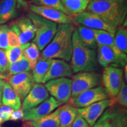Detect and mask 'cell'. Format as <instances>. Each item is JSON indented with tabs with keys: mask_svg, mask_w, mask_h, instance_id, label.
Segmentation results:
<instances>
[{
	"mask_svg": "<svg viewBox=\"0 0 127 127\" xmlns=\"http://www.w3.org/2000/svg\"><path fill=\"white\" fill-rule=\"evenodd\" d=\"M75 29L74 24H59L54 38L42 50L41 57L49 59L71 61L72 52V35Z\"/></svg>",
	"mask_w": 127,
	"mask_h": 127,
	"instance_id": "obj_1",
	"label": "cell"
},
{
	"mask_svg": "<svg viewBox=\"0 0 127 127\" xmlns=\"http://www.w3.org/2000/svg\"><path fill=\"white\" fill-rule=\"evenodd\" d=\"M88 12L99 15L116 28L126 21L127 0H91L87 8Z\"/></svg>",
	"mask_w": 127,
	"mask_h": 127,
	"instance_id": "obj_2",
	"label": "cell"
},
{
	"mask_svg": "<svg viewBox=\"0 0 127 127\" xmlns=\"http://www.w3.org/2000/svg\"><path fill=\"white\" fill-rule=\"evenodd\" d=\"M71 61L70 65L73 73L93 72L98 68L96 51L82 43L76 28L72 35V52Z\"/></svg>",
	"mask_w": 127,
	"mask_h": 127,
	"instance_id": "obj_3",
	"label": "cell"
},
{
	"mask_svg": "<svg viewBox=\"0 0 127 127\" xmlns=\"http://www.w3.org/2000/svg\"><path fill=\"white\" fill-rule=\"evenodd\" d=\"M27 16L35 28V34L32 42L39 51H42L52 40L57 31V24L30 12Z\"/></svg>",
	"mask_w": 127,
	"mask_h": 127,
	"instance_id": "obj_4",
	"label": "cell"
},
{
	"mask_svg": "<svg viewBox=\"0 0 127 127\" xmlns=\"http://www.w3.org/2000/svg\"><path fill=\"white\" fill-rule=\"evenodd\" d=\"M93 127H127L126 108L116 104L110 106L105 110Z\"/></svg>",
	"mask_w": 127,
	"mask_h": 127,
	"instance_id": "obj_5",
	"label": "cell"
},
{
	"mask_svg": "<svg viewBox=\"0 0 127 127\" xmlns=\"http://www.w3.org/2000/svg\"><path fill=\"white\" fill-rule=\"evenodd\" d=\"M71 95L69 99L90 89L99 87L102 82L101 75L93 72H80L72 76Z\"/></svg>",
	"mask_w": 127,
	"mask_h": 127,
	"instance_id": "obj_6",
	"label": "cell"
},
{
	"mask_svg": "<svg viewBox=\"0 0 127 127\" xmlns=\"http://www.w3.org/2000/svg\"><path fill=\"white\" fill-rule=\"evenodd\" d=\"M96 48L98 63L104 68L108 66L124 67L127 65V54L121 52L115 47L97 45Z\"/></svg>",
	"mask_w": 127,
	"mask_h": 127,
	"instance_id": "obj_7",
	"label": "cell"
},
{
	"mask_svg": "<svg viewBox=\"0 0 127 127\" xmlns=\"http://www.w3.org/2000/svg\"><path fill=\"white\" fill-rule=\"evenodd\" d=\"M123 69L112 66L104 68L101 76L102 82L109 96L114 98L118 94L124 81Z\"/></svg>",
	"mask_w": 127,
	"mask_h": 127,
	"instance_id": "obj_8",
	"label": "cell"
},
{
	"mask_svg": "<svg viewBox=\"0 0 127 127\" xmlns=\"http://www.w3.org/2000/svg\"><path fill=\"white\" fill-rule=\"evenodd\" d=\"M47 91L53 98L63 105L71 98L72 80L68 78L52 79L45 84Z\"/></svg>",
	"mask_w": 127,
	"mask_h": 127,
	"instance_id": "obj_9",
	"label": "cell"
},
{
	"mask_svg": "<svg viewBox=\"0 0 127 127\" xmlns=\"http://www.w3.org/2000/svg\"><path fill=\"white\" fill-rule=\"evenodd\" d=\"M109 98L104 87L99 86L82 92L75 98L69 99L68 104L72 105L77 108H81Z\"/></svg>",
	"mask_w": 127,
	"mask_h": 127,
	"instance_id": "obj_10",
	"label": "cell"
},
{
	"mask_svg": "<svg viewBox=\"0 0 127 127\" xmlns=\"http://www.w3.org/2000/svg\"><path fill=\"white\" fill-rule=\"evenodd\" d=\"M77 25H80L93 30H104L115 34L117 28L109 24L99 15L93 12L85 11L73 17Z\"/></svg>",
	"mask_w": 127,
	"mask_h": 127,
	"instance_id": "obj_11",
	"label": "cell"
},
{
	"mask_svg": "<svg viewBox=\"0 0 127 127\" xmlns=\"http://www.w3.org/2000/svg\"><path fill=\"white\" fill-rule=\"evenodd\" d=\"M30 11L41 16L47 20L59 24H74L77 25L74 18L64 12L50 7L37 6L30 4L28 6Z\"/></svg>",
	"mask_w": 127,
	"mask_h": 127,
	"instance_id": "obj_12",
	"label": "cell"
},
{
	"mask_svg": "<svg viewBox=\"0 0 127 127\" xmlns=\"http://www.w3.org/2000/svg\"><path fill=\"white\" fill-rule=\"evenodd\" d=\"M114 104H115L111 98L104 99L88 107L77 108L78 114L85 120L90 127H93L105 110Z\"/></svg>",
	"mask_w": 127,
	"mask_h": 127,
	"instance_id": "obj_13",
	"label": "cell"
},
{
	"mask_svg": "<svg viewBox=\"0 0 127 127\" xmlns=\"http://www.w3.org/2000/svg\"><path fill=\"white\" fill-rule=\"evenodd\" d=\"M6 81L18 94L21 100H24L34 84L30 71L10 76L6 78Z\"/></svg>",
	"mask_w": 127,
	"mask_h": 127,
	"instance_id": "obj_14",
	"label": "cell"
},
{
	"mask_svg": "<svg viewBox=\"0 0 127 127\" xmlns=\"http://www.w3.org/2000/svg\"><path fill=\"white\" fill-rule=\"evenodd\" d=\"M9 28L18 36L21 45L29 42L35 34V28L27 15L17 19L11 24Z\"/></svg>",
	"mask_w": 127,
	"mask_h": 127,
	"instance_id": "obj_15",
	"label": "cell"
},
{
	"mask_svg": "<svg viewBox=\"0 0 127 127\" xmlns=\"http://www.w3.org/2000/svg\"><path fill=\"white\" fill-rule=\"evenodd\" d=\"M61 105V103L52 96H50L36 107L24 111L22 120L30 121L38 120L51 114Z\"/></svg>",
	"mask_w": 127,
	"mask_h": 127,
	"instance_id": "obj_16",
	"label": "cell"
},
{
	"mask_svg": "<svg viewBox=\"0 0 127 127\" xmlns=\"http://www.w3.org/2000/svg\"><path fill=\"white\" fill-rule=\"evenodd\" d=\"M49 97V93L45 85L42 84L34 83L31 91L24 99L21 109L24 111L36 107Z\"/></svg>",
	"mask_w": 127,
	"mask_h": 127,
	"instance_id": "obj_17",
	"label": "cell"
},
{
	"mask_svg": "<svg viewBox=\"0 0 127 127\" xmlns=\"http://www.w3.org/2000/svg\"><path fill=\"white\" fill-rule=\"evenodd\" d=\"M72 75V68L67 62L61 60L52 59L51 64L42 84H45L52 79L71 77Z\"/></svg>",
	"mask_w": 127,
	"mask_h": 127,
	"instance_id": "obj_18",
	"label": "cell"
},
{
	"mask_svg": "<svg viewBox=\"0 0 127 127\" xmlns=\"http://www.w3.org/2000/svg\"><path fill=\"white\" fill-rule=\"evenodd\" d=\"M1 103L3 105L11 108L13 111L18 110L21 107L20 98L7 81H4L1 95Z\"/></svg>",
	"mask_w": 127,
	"mask_h": 127,
	"instance_id": "obj_19",
	"label": "cell"
},
{
	"mask_svg": "<svg viewBox=\"0 0 127 127\" xmlns=\"http://www.w3.org/2000/svg\"><path fill=\"white\" fill-rule=\"evenodd\" d=\"M60 127H71L78 115L77 108L70 104L64 105L57 108Z\"/></svg>",
	"mask_w": 127,
	"mask_h": 127,
	"instance_id": "obj_20",
	"label": "cell"
},
{
	"mask_svg": "<svg viewBox=\"0 0 127 127\" xmlns=\"http://www.w3.org/2000/svg\"><path fill=\"white\" fill-rule=\"evenodd\" d=\"M17 0H2L0 2V25L5 24L17 14Z\"/></svg>",
	"mask_w": 127,
	"mask_h": 127,
	"instance_id": "obj_21",
	"label": "cell"
},
{
	"mask_svg": "<svg viewBox=\"0 0 127 127\" xmlns=\"http://www.w3.org/2000/svg\"><path fill=\"white\" fill-rule=\"evenodd\" d=\"M26 123L30 127H60L57 108L45 117L38 120L30 121Z\"/></svg>",
	"mask_w": 127,
	"mask_h": 127,
	"instance_id": "obj_22",
	"label": "cell"
},
{
	"mask_svg": "<svg viewBox=\"0 0 127 127\" xmlns=\"http://www.w3.org/2000/svg\"><path fill=\"white\" fill-rule=\"evenodd\" d=\"M52 59L39 57L35 66L32 70V78L34 83L42 84V81L47 74L51 64Z\"/></svg>",
	"mask_w": 127,
	"mask_h": 127,
	"instance_id": "obj_23",
	"label": "cell"
},
{
	"mask_svg": "<svg viewBox=\"0 0 127 127\" xmlns=\"http://www.w3.org/2000/svg\"><path fill=\"white\" fill-rule=\"evenodd\" d=\"M91 0H64L63 6L68 15L74 17L78 14L85 12Z\"/></svg>",
	"mask_w": 127,
	"mask_h": 127,
	"instance_id": "obj_24",
	"label": "cell"
},
{
	"mask_svg": "<svg viewBox=\"0 0 127 127\" xmlns=\"http://www.w3.org/2000/svg\"><path fill=\"white\" fill-rule=\"evenodd\" d=\"M76 28L81 41L85 46L93 50H96L97 44L95 40L93 29H91L82 25H77Z\"/></svg>",
	"mask_w": 127,
	"mask_h": 127,
	"instance_id": "obj_25",
	"label": "cell"
},
{
	"mask_svg": "<svg viewBox=\"0 0 127 127\" xmlns=\"http://www.w3.org/2000/svg\"><path fill=\"white\" fill-rule=\"evenodd\" d=\"M23 55L28 62L31 70H33L40 57L39 50L36 44L30 42V45L23 50Z\"/></svg>",
	"mask_w": 127,
	"mask_h": 127,
	"instance_id": "obj_26",
	"label": "cell"
},
{
	"mask_svg": "<svg viewBox=\"0 0 127 127\" xmlns=\"http://www.w3.org/2000/svg\"><path fill=\"white\" fill-rule=\"evenodd\" d=\"M115 46L121 52L127 53V30L124 25L118 27L115 33Z\"/></svg>",
	"mask_w": 127,
	"mask_h": 127,
	"instance_id": "obj_27",
	"label": "cell"
},
{
	"mask_svg": "<svg viewBox=\"0 0 127 127\" xmlns=\"http://www.w3.org/2000/svg\"><path fill=\"white\" fill-rule=\"evenodd\" d=\"M93 31L97 45L115 47V34L104 30H93Z\"/></svg>",
	"mask_w": 127,
	"mask_h": 127,
	"instance_id": "obj_28",
	"label": "cell"
},
{
	"mask_svg": "<svg viewBox=\"0 0 127 127\" xmlns=\"http://www.w3.org/2000/svg\"><path fill=\"white\" fill-rule=\"evenodd\" d=\"M30 42L24 44L18 47L11 48L8 47L5 50L6 56H7L8 61L9 64L20 61L23 58V51L24 49L27 48L30 45Z\"/></svg>",
	"mask_w": 127,
	"mask_h": 127,
	"instance_id": "obj_29",
	"label": "cell"
},
{
	"mask_svg": "<svg viewBox=\"0 0 127 127\" xmlns=\"http://www.w3.org/2000/svg\"><path fill=\"white\" fill-rule=\"evenodd\" d=\"M30 70L31 69L28 62L23 57V58L20 61L9 64L8 71V74L5 79L10 76L16 75L20 73L29 72Z\"/></svg>",
	"mask_w": 127,
	"mask_h": 127,
	"instance_id": "obj_30",
	"label": "cell"
},
{
	"mask_svg": "<svg viewBox=\"0 0 127 127\" xmlns=\"http://www.w3.org/2000/svg\"><path fill=\"white\" fill-rule=\"evenodd\" d=\"M31 4L37 6L50 7L64 12L68 15L66 9L63 6L61 0H28Z\"/></svg>",
	"mask_w": 127,
	"mask_h": 127,
	"instance_id": "obj_31",
	"label": "cell"
},
{
	"mask_svg": "<svg viewBox=\"0 0 127 127\" xmlns=\"http://www.w3.org/2000/svg\"><path fill=\"white\" fill-rule=\"evenodd\" d=\"M114 104L118 103L121 107L127 108V86L124 81L121 89L115 97L111 98Z\"/></svg>",
	"mask_w": 127,
	"mask_h": 127,
	"instance_id": "obj_32",
	"label": "cell"
},
{
	"mask_svg": "<svg viewBox=\"0 0 127 127\" xmlns=\"http://www.w3.org/2000/svg\"><path fill=\"white\" fill-rule=\"evenodd\" d=\"M9 64L6 56L5 51L0 49V77L5 79L8 71Z\"/></svg>",
	"mask_w": 127,
	"mask_h": 127,
	"instance_id": "obj_33",
	"label": "cell"
},
{
	"mask_svg": "<svg viewBox=\"0 0 127 127\" xmlns=\"http://www.w3.org/2000/svg\"><path fill=\"white\" fill-rule=\"evenodd\" d=\"M9 27L6 24L0 25V49L6 50L8 48V32Z\"/></svg>",
	"mask_w": 127,
	"mask_h": 127,
	"instance_id": "obj_34",
	"label": "cell"
},
{
	"mask_svg": "<svg viewBox=\"0 0 127 127\" xmlns=\"http://www.w3.org/2000/svg\"><path fill=\"white\" fill-rule=\"evenodd\" d=\"M8 45L9 47L14 48L20 47L21 44L19 40L18 36L13 31L9 28V30L8 32Z\"/></svg>",
	"mask_w": 127,
	"mask_h": 127,
	"instance_id": "obj_35",
	"label": "cell"
},
{
	"mask_svg": "<svg viewBox=\"0 0 127 127\" xmlns=\"http://www.w3.org/2000/svg\"><path fill=\"white\" fill-rule=\"evenodd\" d=\"M13 111V109L7 106H1L0 107V124L9 121L10 116Z\"/></svg>",
	"mask_w": 127,
	"mask_h": 127,
	"instance_id": "obj_36",
	"label": "cell"
},
{
	"mask_svg": "<svg viewBox=\"0 0 127 127\" xmlns=\"http://www.w3.org/2000/svg\"><path fill=\"white\" fill-rule=\"evenodd\" d=\"M71 127H90L88 124L85 121L84 118H82L80 115L78 114L75 120L73 122Z\"/></svg>",
	"mask_w": 127,
	"mask_h": 127,
	"instance_id": "obj_37",
	"label": "cell"
},
{
	"mask_svg": "<svg viewBox=\"0 0 127 127\" xmlns=\"http://www.w3.org/2000/svg\"><path fill=\"white\" fill-rule=\"evenodd\" d=\"M24 117V111L21 109L14 111L9 118V120L12 121H17L20 120H22Z\"/></svg>",
	"mask_w": 127,
	"mask_h": 127,
	"instance_id": "obj_38",
	"label": "cell"
},
{
	"mask_svg": "<svg viewBox=\"0 0 127 127\" xmlns=\"http://www.w3.org/2000/svg\"><path fill=\"white\" fill-rule=\"evenodd\" d=\"M4 81L3 79L0 77V94H2V91L3 88V85H4Z\"/></svg>",
	"mask_w": 127,
	"mask_h": 127,
	"instance_id": "obj_39",
	"label": "cell"
},
{
	"mask_svg": "<svg viewBox=\"0 0 127 127\" xmlns=\"http://www.w3.org/2000/svg\"><path fill=\"white\" fill-rule=\"evenodd\" d=\"M127 65L124 66V82L127 84Z\"/></svg>",
	"mask_w": 127,
	"mask_h": 127,
	"instance_id": "obj_40",
	"label": "cell"
},
{
	"mask_svg": "<svg viewBox=\"0 0 127 127\" xmlns=\"http://www.w3.org/2000/svg\"><path fill=\"white\" fill-rule=\"evenodd\" d=\"M17 1H18V4H20L21 5H24L25 4V2H24L23 0H17Z\"/></svg>",
	"mask_w": 127,
	"mask_h": 127,
	"instance_id": "obj_41",
	"label": "cell"
},
{
	"mask_svg": "<svg viewBox=\"0 0 127 127\" xmlns=\"http://www.w3.org/2000/svg\"><path fill=\"white\" fill-rule=\"evenodd\" d=\"M1 95H2V94H0V107H1V104H2V103H1Z\"/></svg>",
	"mask_w": 127,
	"mask_h": 127,
	"instance_id": "obj_42",
	"label": "cell"
},
{
	"mask_svg": "<svg viewBox=\"0 0 127 127\" xmlns=\"http://www.w3.org/2000/svg\"></svg>",
	"mask_w": 127,
	"mask_h": 127,
	"instance_id": "obj_43",
	"label": "cell"
},
{
	"mask_svg": "<svg viewBox=\"0 0 127 127\" xmlns=\"http://www.w3.org/2000/svg\"><path fill=\"white\" fill-rule=\"evenodd\" d=\"M99 1H102V0H99Z\"/></svg>",
	"mask_w": 127,
	"mask_h": 127,
	"instance_id": "obj_44",
	"label": "cell"
},
{
	"mask_svg": "<svg viewBox=\"0 0 127 127\" xmlns=\"http://www.w3.org/2000/svg\"><path fill=\"white\" fill-rule=\"evenodd\" d=\"M0 127H1V124H0Z\"/></svg>",
	"mask_w": 127,
	"mask_h": 127,
	"instance_id": "obj_45",
	"label": "cell"
}]
</instances>
